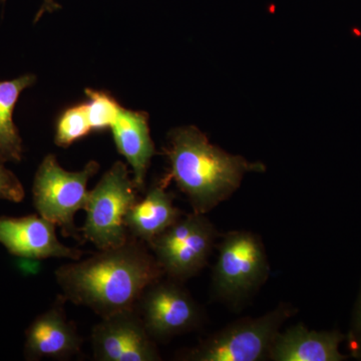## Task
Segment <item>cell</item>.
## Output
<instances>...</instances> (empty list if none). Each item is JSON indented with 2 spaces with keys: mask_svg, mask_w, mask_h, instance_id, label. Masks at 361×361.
<instances>
[{
  "mask_svg": "<svg viewBox=\"0 0 361 361\" xmlns=\"http://www.w3.org/2000/svg\"><path fill=\"white\" fill-rule=\"evenodd\" d=\"M139 190L128 166L118 161L90 190L85 205V221L80 232L99 250L115 248L129 240L125 218L139 200Z\"/></svg>",
  "mask_w": 361,
  "mask_h": 361,
  "instance_id": "cell-5",
  "label": "cell"
},
{
  "mask_svg": "<svg viewBox=\"0 0 361 361\" xmlns=\"http://www.w3.org/2000/svg\"><path fill=\"white\" fill-rule=\"evenodd\" d=\"M164 277L149 285L135 306L156 342L193 331L204 319L201 306L183 286V282Z\"/></svg>",
  "mask_w": 361,
  "mask_h": 361,
  "instance_id": "cell-8",
  "label": "cell"
},
{
  "mask_svg": "<svg viewBox=\"0 0 361 361\" xmlns=\"http://www.w3.org/2000/svg\"><path fill=\"white\" fill-rule=\"evenodd\" d=\"M346 336L338 330L316 331L298 323L280 331L270 350L273 361H342L339 346Z\"/></svg>",
  "mask_w": 361,
  "mask_h": 361,
  "instance_id": "cell-12",
  "label": "cell"
},
{
  "mask_svg": "<svg viewBox=\"0 0 361 361\" xmlns=\"http://www.w3.org/2000/svg\"><path fill=\"white\" fill-rule=\"evenodd\" d=\"M0 160V200L20 203L25 200V187L18 176L4 166Z\"/></svg>",
  "mask_w": 361,
  "mask_h": 361,
  "instance_id": "cell-18",
  "label": "cell"
},
{
  "mask_svg": "<svg viewBox=\"0 0 361 361\" xmlns=\"http://www.w3.org/2000/svg\"><path fill=\"white\" fill-rule=\"evenodd\" d=\"M296 310L280 303L274 310L227 325L180 356L189 361H264L281 326Z\"/></svg>",
  "mask_w": 361,
  "mask_h": 361,
  "instance_id": "cell-4",
  "label": "cell"
},
{
  "mask_svg": "<svg viewBox=\"0 0 361 361\" xmlns=\"http://www.w3.org/2000/svg\"><path fill=\"white\" fill-rule=\"evenodd\" d=\"M99 170V163L90 161L82 171L71 172L59 165L56 156H45L33 179L32 201L37 214L61 228L66 237L78 239L75 216L85 210L87 184Z\"/></svg>",
  "mask_w": 361,
  "mask_h": 361,
  "instance_id": "cell-6",
  "label": "cell"
},
{
  "mask_svg": "<svg viewBox=\"0 0 361 361\" xmlns=\"http://www.w3.org/2000/svg\"><path fill=\"white\" fill-rule=\"evenodd\" d=\"M217 249L212 273L213 294L236 307L257 293L269 277L265 246L255 233L235 230L221 237Z\"/></svg>",
  "mask_w": 361,
  "mask_h": 361,
  "instance_id": "cell-3",
  "label": "cell"
},
{
  "mask_svg": "<svg viewBox=\"0 0 361 361\" xmlns=\"http://www.w3.org/2000/svg\"><path fill=\"white\" fill-rule=\"evenodd\" d=\"M37 78L21 75L11 80H0V160L18 163L23 155V140L13 121V111L21 92L32 87Z\"/></svg>",
  "mask_w": 361,
  "mask_h": 361,
  "instance_id": "cell-15",
  "label": "cell"
},
{
  "mask_svg": "<svg viewBox=\"0 0 361 361\" xmlns=\"http://www.w3.org/2000/svg\"><path fill=\"white\" fill-rule=\"evenodd\" d=\"M0 244L11 255L30 260H78L84 253L61 243L56 235V226L39 214L23 217L1 216Z\"/></svg>",
  "mask_w": 361,
  "mask_h": 361,
  "instance_id": "cell-10",
  "label": "cell"
},
{
  "mask_svg": "<svg viewBox=\"0 0 361 361\" xmlns=\"http://www.w3.org/2000/svg\"><path fill=\"white\" fill-rule=\"evenodd\" d=\"M92 132L85 104H78L68 108L59 116L54 142L59 148H68Z\"/></svg>",
  "mask_w": 361,
  "mask_h": 361,
  "instance_id": "cell-16",
  "label": "cell"
},
{
  "mask_svg": "<svg viewBox=\"0 0 361 361\" xmlns=\"http://www.w3.org/2000/svg\"><path fill=\"white\" fill-rule=\"evenodd\" d=\"M1 1L6 2V0H1ZM59 8H61V6H59V4H56V2H54V0H44V4H42L39 13H37L35 21L39 20V18L42 16V13H52V11H56V9Z\"/></svg>",
  "mask_w": 361,
  "mask_h": 361,
  "instance_id": "cell-20",
  "label": "cell"
},
{
  "mask_svg": "<svg viewBox=\"0 0 361 361\" xmlns=\"http://www.w3.org/2000/svg\"><path fill=\"white\" fill-rule=\"evenodd\" d=\"M165 154L170 161V173L164 182L174 180L196 213L211 212L228 200L247 173L265 171L263 164L250 163L214 146L192 126L170 132Z\"/></svg>",
  "mask_w": 361,
  "mask_h": 361,
  "instance_id": "cell-2",
  "label": "cell"
},
{
  "mask_svg": "<svg viewBox=\"0 0 361 361\" xmlns=\"http://www.w3.org/2000/svg\"><path fill=\"white\" fill-rule=\"evenodd\" d=\"M111 129L116 149L132 167L133 180L137 190L142 191L149 164L156 155L148 114L122 108Z\"/></svg>",
  "mask_w": 361,
  "mask_h": 361,
  "instance_id": "cell-13",
  "label": "cell"
},
{
  "mask_svg": "<svg viewBox=\"0 0 361 361\" xmlns=\"http://www.w3.org/2000/svg\"><path fill=\"white\" fill-rule=\"evenodd\" d=\"M54 274L66 301L102 318L134 310L145 289L165 276L149 246L133 237L123 245L59 266Z\"/></svg>",
  "mask_w": 361,
  "mask_h": 361,
  "instance_id": "cell-1",
  "label": "cell"
},
{
  "mask_svg": "<svg viewBox=\"0 0 361 361\" xmlns=\"http://www.w3.org/2000/svg\"><path fill=\"white\" fill-rule=\"evenodd\" d=\"M66 299L59 296L54 305L37 315L25 330V356L28 360H66L82 350V337L68 319Z\"/></svg>",
  "mask_w": 361,
  "mask_h": 361,
  "instance_id": "cell-11",
  "label": "cell"
},
{
  "mask_svg": "<svg viewBox=\"0 0 361 361\" xmlns=\"http://www.w3.org/2000/svg\"><path fill=\"white\" fill-rule=\"evenodd\" d=\"M167 185L161 180L130 207L125 218L130 237L149 244L182 217V211L175 205L174 196L166 191Z\"/></svg>",
  "mask_w": 361,
  "mask_h": 361,
  "instance_id": "cell-14",
  "label": "cell"
},
{
  "mask_svg": "<svg viewBox=\"0 0 361 361\" xmlns=\"http://www.w3.org/2000/svg\"><path fill=\"white\" fill-rule=\"evenodd\" d=\"M349 348L355 357L361 358V288L356 302L353 325L348 336Z\"/></svg>",
  "mask_w": 361,
  "mask_h": 361,
  "instance_id": "cell-19",
  "label": "cell"
},
{
  "mask_svg": "<svg viewBox=\"0 0 361 361\" xmlns=\"http://www.w3.org/2000/svg\"><path fill=\"white\" fill-rule=\"evenodd\" d=\"M89 102L85 104L87 118L92 130L110 129L122 110L121 104L110 94L102 90H85Z\"/></svg>",
  "mask_w": 361,
  "mask_h": 361,
  "instance_id": "cell-17",
  "label": "cell"
},
{
  "mask_svg": "<svg viewBox=\"0 0 361 361\" xmlns=\"http://www.w3.org/2000/svg\"><path fill=\"white\" fill-rule=\"evenodd\" d=\"M220 234L206 214L183 215L149 244L165 276L185 282L208 264Z\"/></svg>",
  "mask_w": 361,
  "mask_h": 361,
  "instance_id": "cell-7",
  "label": "cell"
},
{
  "mask_svg": "<svg viewBox=\"0 0 361 361\" xmlns=\"http://www.w3.org/2000/svg\"><path fill=\"white\" fill-rule=\"evenodd\" d=\"M92 353L97 361H159L156 341L134 310L102 318L92 327Z\"/></svg>",
  "mask_w": 361,
  "mask_h": 361,
  "instance_id": "cell-9",
  "label": "cell"
}]
</instances>
